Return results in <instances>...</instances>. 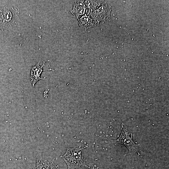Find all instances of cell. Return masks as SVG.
Returning <instances> with one entry per match:
<instances>
[{"instance_id": "cell-1", "label": "cell", "mask_w": 169, "mask_h": 169, "mask_svg": "<svg viewBox=\"0 0 169 169\" xmlns=\"http://www.w3.org/2000/svg\"><path fill=\"white\" fill-rule=\"evenodd\" d=\"M20 13L15 5H0V30L5 31L17 26Z\"/></svg>"}, {"instance_id": "cell-2", "label": "cell", "mask_w": 169, "mask_h": 169, "mask_svg": "<svg viewBox=\"0 0 169 169\" xmlns=\"http://www.w3.org/2000/svg\"><path fill=\"white\" fill-rule=\"evenodd\" d=\"M84 148H81L80 146L67 149L65 153L61 157L66 163L68 169H78L81 166L90 168L86 165V161L81 154V150Z\"/></svg>"}, {"instance_id": "cell-3", "label": "cell", "mask_w": 169, "mask_h": 169, "mask_svg": "<svg viewBox=\"0 0 169 169\" xmlns=\"http://www.w3.org/2000/svg\"><path fill=\"white\" fill-rule=\"evenodd\" d=\"M123 127L122 131L120 137L115 141L117 143L123 144L129 149L130 151L132 150V147L136 145L132 139V134L131 131L127 129V128L125 127L122 125Z\"/></svg>"}, {"instance_id": "cell-4", "label": "cell", "mask_w": 169, "mask_h": 169, "mask_svg": "<svg viewBox=\"0 0 169 169\" xmlns=\"http://www.w3.org/2000/svg\"><path fill=\"white\" fill-rule=\"evenodd\" d=\"M42 66L39 65V61L35 65L32 67L31 68L30 79L32 83V85L34 87L36 83L39 80L44 79V78H41V76L43 71L46 70H52L54 71V70L51 69H43V67L45 65V61H43Z\"/></svg>"}, {"instance_id": "cell-5", "label": "cell", "mask_w": 169, "mask_h": 169, "mask_svg": "<svg viewBox=\"0 0 169 169\" xmlns=\"http://www.w3.org/2000/svg\"><path fill=\"white\" fill-rule=\"evenodd\" d=\"M83 1H79L74 2L73 3V8L71 12L77 18L84 13L86 7Z\"/></svg>"}, {"instance_id": "cell-6", "label": "cell", "mask_w": 169, "mask_h": 169, "mask_svg": "<svg viewBox=\"0 0 169 169\" xmlns=\"http://www.w3.org/2000/svg\"><path fill=\"white\" fill-rule=\"evenodd\" d=\"M80 26L84 28H88L92 27L95 22L90 16L84 15L79 19Z\"/></svg>"}, {"instance_id": "cell-7", "label": "cell", "mask_w": 169, "mask_h": 169, "mask_svg": "<svg viewBox=\"0 0 169 169\" xmlns=\"http://www.w3.org/2000/svg\"><path fill=\"white\" fill-rule=\"evenodd\" d=\"M36 169H59V168L54 162L45 160L38 164Z\"/></svg>"}]
</instances>
